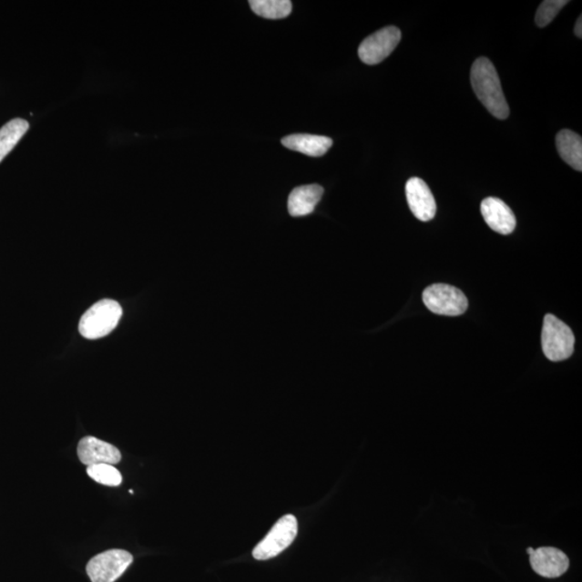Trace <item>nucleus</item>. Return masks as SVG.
I'll use <instances>...</instances> for the list:
<instances>
[{
  "mask_svg": "<svg viewBox=\"0 0 582 582\" xmlns=\"http://www.w3.org/2000/svg\"><path fill=\"white\" fill-rule=\"evenodd\" d=\"M473 89L485 107L497 119H507L509 106L502 89L495 67L486 57H479L472 67Z\"/></svg>",
  "mask_w": 582,
  "mask_h": 582,
  "instance_id": "obj_1",
  "label": "nucleus"
},
{
  "mask_svg": "<svg viewBox=\"0 0 582 582\" xmlns=\"http://www.w3.org/2000/svg\"><path fill=\"white\" fill-rule=\"evenodd\" d=\"M122 308L115 300L104 299L86 311L79 322L82 337L97 340L108 336L119 323Z\"/></svg>",
  "mask_w": 582,
  "mask_h": 582,
  "instance_id": "obj_2",
  "label": "nucleus"
},
{
  "mask_svg": "<svg viewBox=\"0 0 582 582\" xmlns=\"http://www.w3.org/2000/svg\"><path fill=\"white\" fill-rule=\"evenodd\" d=\"M542 346L544 354L551 362L568 360L573 355L575 336L566 322L556 319L555 315L546 314L542 332Z\"/></svg>",
  "mask_w": 582,
  "mask_h": 582,
  "instance_id": "obj_3",
  "label": "nucleus"
},
{
  "mask_svg": "<svg viewBox=\"0 0 582 582\" xmlns=\"http://www.w3.org/2000/svg\"><path fill=\"white\" fill-rule=\"evenodd\" d=\"M297 533L298 521L295 516L287 515L281 517L267 536L255 546L252 556L258 561H266L278 556L292 544Z\"/></svg>",
  "mask_w": 582,
  "mask_h": 582,
  "instance_id": "obj_4",
  "label": "nucleus"
},
{
  "mask_svg": "<svg viewBox=\"0 0 582 582\" xmlns=\"http://www.w3.org/2000/svg\"><path fill=\"white\" fill-rule=\"evenodd\" d=\"M423 302L434 314L458 316L465 313L468 300L458 288L446 284H434L423 292Z\"/></svg>",
  "mask_w": 582,
  "mask_h": 582,
  "instance_id": "obj_5",
  "label": "nucleus"
},
{
  "mask_svg": "<svg viewBox=\"0 0 582 582\" xmlns=\"http://www.w3.org/2000/svg\"><path fill=\"white\" fill-rule=\"evenodd\" d=\"M132 562L133 556L126 550H107L91 558L87 573L92 582H115Z\"/></svg>",
  "mask_w": 582,
  "mask_h": 582,
  "instance_id": "obj_6",
  "label": "nucleus"
},
{
  "mask_svg": "<svg viewBox=\"0 0 582 582\" xmlns=\"http://www.w3.org/2000/svg\"><path fill=\"white\" fill-rule=\"evenodd\" d=\"M401 39V29L395 26L382 28L362 41L358 56L364 64H379L392 55Z\"/></svg>",
  "mask_w": 582,
  "mask_h": 582,
  "instance_id": "obj_7",
  "label": "nucleus"
},
{
  "mask_svg": "<svg viewBox=\"0 0 582 582\" xmlns=\"http://www.w3.org/2000/svg\"><path fill=\"white\" fill-rule=\"evenodd\" d=\"M405 196L411 211L421 221L434 220L437 205L426 182L419 178L410 179L405 185Z\"/></svg>",
  "mask_w": 582,
  "mask_h": 582,
  "instance_id": "obj_8",
  "label": "nucleus"
},
{
  "mask_svg": "<svg viewBox=\"0 0 582 582\" xmlns=\"http://www.w3.org/2000/svg\"><path fill=\"white\" fill-rule=\"evenodd\" d=\"M530 561L534 572L545 578L560 577L569 567L568 556L554 546L534 550Z\"/></svg>",
  "mask_w": 582,
  "mask_h": 582,
  "instance_id": "obj_9",
  "label": "nucleus"
},
{
  "mask_svg": "<svg viewBox=\"0 0 582 582\" xmlns=\"http://www.w3.org/2000/svg\"><path fill=\"white\" fill-rule=\"evenodd\" d=\"M77 452L80 462L87 466L99 464L116 465L121 461V453L115 445L96 437L82 438Z\"/></svg>",
  "mask_w": 582,
  "mask_h": 582,
  "instance_id": "obj_10",
  "label": "nucleus"
},
{
  "mask_svg": "<svg viewBox=\"0 0 582 582\" xmlns=\"http://www.w3.org/2000/svg\"><path fill=\"white\" fill-rule=\"evenodd\" d=\"M481 214L487 226L499 234L507 235L513 233L516 229V216L501 199L486 198L484 199L481 203Z\"/></svg>",
  "mask_w": 582,
  "mask_h": 582,
  "instance_id": "obj_11",
  "label": "nucleus"
},
{
  "mask_svg": "<svg viewBox=\"0 0 582 582\" xmlns=\"http://www.w3.org/2000/svg\"><path fill=\"white\" fill-rule=\"evenodd\" d=\"M322 194L323 189L320 185L298 187L288 198V211L293 217L310 215L320 203Z\"/></svg>",
  "mask_w": 582,
  "mask_h": 582,
  "instance_id": "obj_12",
  "label": "nucleus"
},
{
  "mask_svg": "<svg viewBox=\"0 0 582 582\" xmlns=\"http://www.w3.org/2000/svg\"><path fill=\"white\" fill-rule=\"evenodd\" d=\"M332 139L310 134H295L281 139L286 148L310 157H322L327 154L332 146Z\"/></svg>",
  "mask_w": 582,
  "mask_h": 582,
  "instance_id": "obj_13",
  "label": "nucleus"
},
{
  "mask_svg": "<svg viewBox=\"0 0 582 582\" xmlns=\"http://www.w3.org/2000/svg\"><path fill=\"white\" fill-rule=\"evenodd\" d=\"M558 155L569 167L581 172L582 170V139L580 135L569 129H563L556 135Z\"/></svg>",
  "mask_w": 582,
  "mask_h": 582,
  "instance_id": "obj_14",
  "label": "nucleus"
},
{
  "mask_svg": "<svg viewBox=\"0 0 582 582\" xmlns=\"http://www.w3.org/2000/svg\"><path fill=\"white\" fill-rule=\"evenodd\" d=\"M28 122L21 117L11 120L0 128V162L13 151L28 131Z\"/></svg>",
  "mask_w": 582,
  "mask_h": 582,
  "instance_id": "obj_15",
  "label": "nucleus"
},
{
  "mask_svg": "<svg viewBox=\"0 0 582 582\" xmlns=\"http://www.w3.org/2000/svg\"><path fill=\"white\" fill-rule=\"evenodd\" d=\"M250 5L257 15L270 20L284 19L292 10L290 0H251Z\"/></svg>",
  "mask_w": 582,
  "mask_h": 582,
  "instance_id": "obj_16",
  "label": "nucleus"
},
{
  "mask_svg": "<svg viewBox=\"0 0 582 582\" xmlns=\"http://www.w3.org/2000/svg\"><path fill=\"white\" fill-rule=\"evenodd\" d=\"M87 473L91 479L99 485L117 486L120 485L122 482V475L119 470L113 465H108V464L87 466Z\"/></svg>",
  "mask_w": 582,
  "mask_h": 582,
  "instance_id": "obj_17",
  "label": "nucleus"
},
{
  "mask_svg": "<svg viewBox=\"0 0 582 582\" xmlns=\"http://www.w3.org/2000/svg\"><path fill=\"white\" fill-rule=\"evenodd\" d=\"M568 4L567 0H545L542 5H539L537 10L536 22L537 26L546 27L549 26L552 20L560 13L563 7Z\"/></svg>",
  "mask_w": 582,
  "mask_h": 582,
  "instance_id": "obj_18",
  "label": "nucleus"
},
{
  "mask_svg": "<svg viewBox=\"0 0 582 582\" xmlns=\"http://www.w3.org/2000/svg\"><path fill=\"white\" fill-rule=\"evenodd\" d=\"M575 35H576V36H577L579 38L582 37V19H581V15L579 16L578 21L576 22Z\"/></svg>",
  "mask_w": 582,
  "mask_h": 582,
  "instance_id": "obj_19",
  "label": "nucleus"
},
{
  "mask_svg": "<svg viewBox=\"0 0 582 582\" xmlns=\"http://www.w3.org/2000/svg\"><path fill=\"white\" fill-rule=\"evenodd\" d=\"M526 551H527V554H528V555H532V554H533L534 549H533V548H527V550H526Z\"/></svg>",
  "mask_w": 582,
  "mask_h": 582,
  "instance_id": "obj_20",
  "label": "nucleus"
}]
</instances>
